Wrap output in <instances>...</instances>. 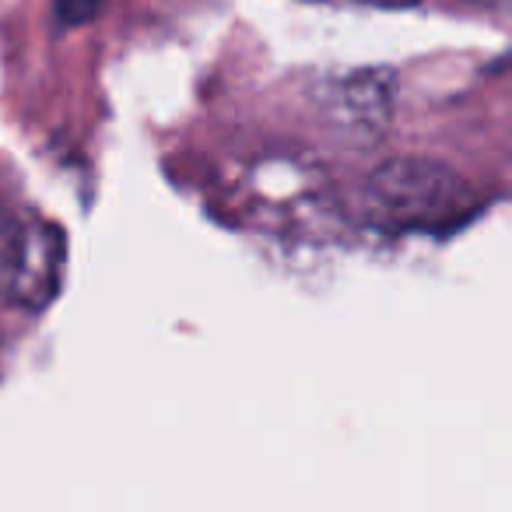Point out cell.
Here are the masks:
<instances>
[{"mask_svg": "<svg viewBox=\"0 0 512 512\" xmlns=\"http://www.w3.org/2000/svg\"><path fill=\"white\" fill-rule=\"evenodd\" d=\"M60 271H64V242L57 228L18 235L11 253V292L18 302L43 306L50 295H57Z\"/></svg>", "mask_w": 512, "mask_h": 512, "instance_id": "obj_2", "label": "cell"}, {"mask_svg": "<svg viewBox=\"0 0 512 512\" xmlns=\"http://www.w3.org/2000/svg\"><path fill=\"white\" fill-rule=\"evenodd\" d=\"M467 4H495V0H467Z\"/></svg>", "mask_w": 512, "mask_h": 512, "instance_id": "obj_4", "label": "cell"}, {"mask_svg": "<svg viewBox=\"0 0 512 512\" xmlns=\"http://www.w3.org/2000/svg\"><path fill=\"white\" fill-rule=\"evenodd\" d=\"M60 25H88L106 11L109 0H53Z\"/></svg>", "mask_w": 512, "mask_h": 512, "instance_id": "obj_3", "label": "cell"}, {"mask_svg": "<svg viewBox=\"0 0 512 512\" xmlns=\"http://www.w3.org/2000/svg\"><path fill=\"white\" fill-rule=\"evenodd\" d=\"M379 221L397 228H439L474 207L470 186L453 169L428 158H393L365 186Z\"/></svg>", "mask_w": 512, "mask_h": 512, "instance_id": "obj_1", "label": "cell"}, {"mask_svg": "<svg viewBox=\"0 0 512 512\" xmlns=\"http://www.w3.org/2000/svg\"><path fill=\"white\" fill-rule=\"evenodd\" d=\"M379 4H407V0H379Z\"/></svg>", "mask_w": 512, "mask_h": 512, "instance_id": "obj_5", "label": "cell"}]
</instances>
